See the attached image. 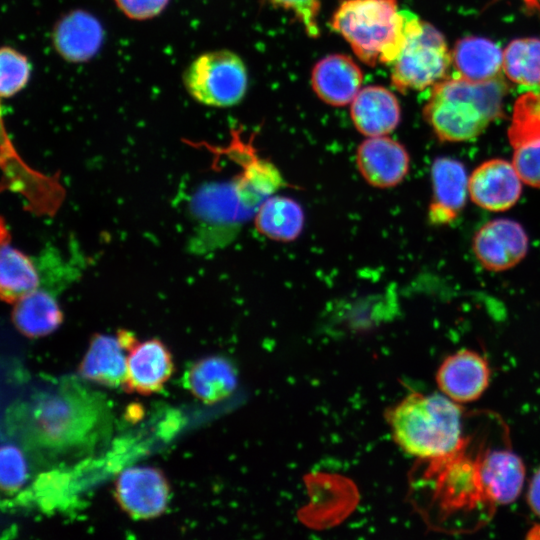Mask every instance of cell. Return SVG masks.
<instances>
[{
    "label": "cell",
    "mask_w": 540,
    "mask_h": 540,
    "mask_svg": "<svg viewBox=\"0 0 540 540\" xmlns=\"http://www.w3.org/2000/svg\"><path fill=\"white\" fill-rule=\"evenodd\" d=\"M507 90L502 75L486 81L443 79L433 86L423 117L440 141H469L501 116Z\"/></svg>",
    "instance_id": "1"
},
{
    "label": "cell",
    "mask_w": 540,
    "mask_h": 540,
    "mask_svg": "<svg viewBox=\"0 0 540 540\" xmlns=\"http://www.w3.org/2000/svg\"><path fill=\"white\" fill-rule=\"evenodd\" d=\"M459 403L443 393L407 395L388 413L395 442L406 453L428 460L453 452L461 443Z\"/></svg>",
    "instance_id": "2"
},
{
    "label": "cell",
    "mask_w": 540,
    "mask_h": 540,
    "mask_svg": "<svg viewBox=\"0 0 540 540\" xmlns=\"http://www.w3.org/2000/svg\"><path fill=\"white\" fill-rule=\"evenodd\" d=\"M408 16L396 0H343L330 26L360 61L373 67L397 58L406 41Z\"/></svg>",
    "instance_id": "3"
},
{
    "label": "cell",
    "mask_w": 540,
    "mask_h": 540,
    "mask_svg": "<svg viewBox=\"0 0 540 540\" xmlns=\"http://www.w3.org/2000/svg\"><path fill=\"white\" fill-rule=\"evenodd\" d=\"M484 444L476 445L471 437H463L450 454L428 459L427 471L432 476L433 499L440 506V523L468 513L479 512L487 517L495 504L488 497L480 477V456Z\"/></svg>",
    "instance_id": "4"
},
{
    "label": "cell",
    "mask_w": 540,
    "mask_h": 540,
    "mask_svg": "<svg viewBox=\"0 0 540 540\" xmlns=\"http://www.w3.org/2000/svg\"><path fill=\"white\" fill-rule=\"evenodd\" d=\"M451 64L443 34L409 11L406 41L391 64L392 85L402 93L424 90L443 80Z\"/></svg>",
    "instance_id": "5"
},
{
    "label": "cell",
    "mask_w": 540,
    "mask_h": 540,
    "mask_svg": "<svg viewBox=\"0 0 540 540\" xmlns=\"http://www.w3.org/2000/svg\"><path fill=\"white\" fill-rule=\"evenodd\" d=\"M188 94L211 107H231L246 94L248 74L243 60L229 50L205 52L196 57L183 74Z\"/></svg>",
    "instance_id": "6"
},
{
    "label": "cell",
    "mask_w": 540,
    "mask_h": 540,
    "mask_svg": "<svg viewBox=\"0 0 540 540\" xmlns=\"http://www.w3.org/2000/svg\"><path fill=\"white\" fill-rule=\"evenodd\" d=\"M508 139L512 163L523 183L540 188V88L529 90L515 102Z\"/></svg>",
    "instance_id": "7"
},
{
    "label": "cell",
    "mask_w": 540,
    "mask_h": 540,
    "mask_svg": "<svg viewBox=\"0 0 540 540\" xmlns=\"http://www.w3.org/2000/svg\"><path fill=\"white\" fill-rule=\"evenodd\" d=\"M170 494L165 475L154 467L125 469L115 482L117 503L128 516L136 520L153 519L163 514Z\"/></svg>",
    "instance_id": "8"
},
{
    "label": "cell",
    "mask_w": 540,
    "mask_h": 540,
    "mask_svg": "<svg viewBox=\"0 0 540 540\" xmlns=\"http://www.w3.org/2000/svg\"><path fill=\"white\" fill-rule=\"evenodd\" d=\"M529 238L523 226L512 219H493L482 225L472 241L480 265L492 272L506 271L527 255Z\"/></svg>",
    "instance_id": "9"
},
{
    "label": "cell",
    "mask_w": 540,
    "mask_h": 540,
    "mask_svg": "<svg viewBox=\"0 0 540 540\" xmlns=\"http://www.w3.org/2000/svg\"><path fill=\"white\" fill-rule=\"evenodd\" d=\"M522 183L512 162L492 158L473 170L469 176L468 191L471 200L480 208L502 212L518 202Z\"/></svg>",
    "instance_id": "10"
},
{
    "label": "cell",
    "mask_w": 540,
    "mask_h": 540,
    "mask_svg": "<svg viewBox=\"0 0 540 540\" xmlns=\"http://www.w3.org/2000/svg\"><path fill=\"white\" fill-rule=\"evenodd\" d=\"M356 165L369 185L386 189L397 186L407 176L410 156L401 143L387 135L367 137L357 148Z\"/></svg>",
    "instance_id": "11"
},
{
    "label": "cell",
    "mask_w": 540,
    "mask_h": 540,
    "mask_svg": "<svg viewBox=\"0 0 540 540\" xmlns=\"http://www.w3.org/2000/svg\"><path fill=\"white\" fill-rule=\"evenodd\" d=\"M490 374L489 364L481 354L461 349L442 361L436 382L441 393L463 404L482 396L489 385Z\"/></svg>",
    "instance_id": "12"
},
{
    "label": "cell",
    "mask_w": 540,
    "mask_h": 540,
    "mask_svg": "<svg viewBox=\"0 0 540 540\" xmlns=\"http://www.w3.org/2000/svg\"><path fill=\"white\" fill-rule=\"evenodd\" d=\"M432 200L428 217L434 225L454 222L463 210L469 177L462 162L450 157H438L431 166Z\"/></svg>",
    "instance_id": "13"
},
{
    "label": "cell",
    "mask_w": 540,
    "mask_h": 540,
    "mask_svg": "<svg viewBox=\"0 0 540 540\" xmlns=\"http://www.w3.org/2000/svg\"><path fill=\"white\" fill-rule=\"evenodd\" d=\"M174 371L172 354L159 339L136 342L127 354V374L123 388L150 395L160 391Z\"/></svg>",
    "instance_id": "14"
},
{
    "label": "cell",
    "mask_w": 540,
    "mask_h": 540,
    "mask_svg": "<svg viewBox=\"0 0 540 540\" xmlns=\"http://www.w3.org/2000/svg\"><path fill=\"white\" fill-rule=\"evenodd\" d=\"M363 72L348 55L330 54L313 67V91L326 104L342 107L351 103L361 90Z\"/></svg>",
    "instance_id": "15"
},
{
    "label": "cell",
    "mask_w": 540,
    "mask_h": 540,
    "mask_svg": "<svg viewBox=\"0 0 540 540\" xmlns=\"http://www.w3.org/2000/svg\"><path fill=\"white\" fill-rule=\"evenodd\" d=\"M104 30L99 20L83 10L65 14L56 23L52 43L56 52L72 63L92 59L102 46Z\"/></svg>",
    "instance_id": "16"
},
{
    "label": "cell",
    "mask_w": 540,
    "mask_h": 540,
    "mask_svg": "<svg viewBox=\"0 0 540 540\" xmlns=\"http://www.w3.org/2000/svg\"><path fill=\"white\" fill-rule=\"evenodd\" d=\"M480 477L495 505L509 504L519 496L524 480L522 459L508 448H485L480 456Z\"/></svg>",
    "instance_id": "17"
},
{
    "label": "cell",
    "mask_w": 540,
    "mask_h": 540,
    "mask_svg": "<svg viewBox=\"0 0 540 540\" xmlns=\"http://www.w3.org/2000/svg\"><path fill=\"white\" fill-rule=\"evenodd\" d=\"M350 114L359 133L366 137H378L396 129L401 119V108L390 90L371 85L358 92L351 102Z\"/></svg>",
    "instance_id": "18"
},
{
    "label": "cell",
    "mask_w": 540,
    "mask_h": 540,
    "mask_svg": "<svg viewBox=\"0 0 540 540\" xmlns=\"http://www.w3.org/2000/svg\"><path fill=\"white\" fill-rule=\"evenodd\" d=\"M127 349L118 336L95 334L79 367V375L106 387L124 386L127 374Z\"/></svg>",
    "instance_id": "19"
},
{
    "label": "cell",
    "mask_w": 540,
    "mask_h": 540,
    "mask_svg": "<svg viewBox=\"0 0 540 540\" xmlns=\"http://www.w3.org/2000/svg\"><path fill=\"white\" fill-rule=\"evenodd\" d=\"M34 419L38 434L52 443H60L77 436L87 424L82 404L64 395L48 396L37 403Z\"/></svg>",
    "instance_id": "20"
},
{
    "label": "cell",
    "mask_w": 540,
    "mask_h": 540,
    "mask_svg": "<svg viewBox=\"0 0 540 540\" xmlns=\"http://www.w3.org/2000/svg\"><path fill=\"white\" fill-rule=\"evenodd\" d=\"M185 387L206 404L229 397L237 387L235 365L223 356H208L195 361L184 376Z\"/></svg>",
    "instance_id": "21"
},
{
    "label": "cell",
    "mask_w": 540,
    "mask_h": 540,
    "mask_svg": "<svg viewBox=\"0 0 540 540\" xmlns=\"http://www.w3.org/2000/svg\"><path fill=\"white\" fill-rule=\"evenodd\" d=\"M452 63L459 76L471 81H486L501 75L503 52L487 38L468 36L455 44Z\"/></svg>",
    "instance_id": "22"
},
{
    "label": "cell",
    "mask_w": 540,
    "mask_h": 540,
    "mask_svg": "<svg viewBox=\"0 0 540 540\" xmlns=\"http://www.w3.org/2000/svg\"><path fill=\"white\" fill-rule=\"evenodd\" d=\"M40 278L32 260L13 247L2 220L0 252V294L2 300L15 303L39 288Z\"/></svg>",
    "instance_id": "23"
},
{
    "label": "cell",
    "mask_w": 540,
    "mask_h": 540,
    "mask_svg": "<svg viewBox=\"0 0 540 540\" xmlns=\"http://www.w3.org/2000/svg\"><path fill=\"white\" fill-rule=\"evenodd\" d=\"M254 223L256 230L265 237L279 242H291L302 233L305 214L296 200L275 195L266 198L258 207Z\"/></svg>",
    "instance_id": "24"
},
{
    "label": "cell",
    "mask_w": 540,
    "mask_h": 540,
    "mask_svg": "<svg viewBox=\"0 0 540 540\" xmlns=\"http://www.w3.org/2000/svg\"><path fill=\"white\" fill-rule=\"evenodd\" d=\"M12 321L17 330L29 338L47 336L63 322V313L56 299L36 289L14 303Z\"/></svg>",
    "instance_id": "25"
},
{
    "label": "cell",
    "mask_w": 540,
    "mask_h": 540,
    "mask_svg": "<svg viewBox=\"0 0 540 540\" xmlns=\"http://www.w3.org/2000/svg\"><path fill=\"white\" fill-rule=\"evenodd\" d=\"M503 69L512 82L529 90L540 88V39L511 41L503 52Z\"/></svg>",
    "instance_id": "26"
},
{
    "label": "cell",
    "mask_w": 540,
    "mask_h": 540,
    "mask_svg": "<svg viewBox=\"0 0 540 540\" xmlns=\"http://www.w3.org/2000/svg\"><path fill=\"white\" fill-rule=\"evenodd\" d=\"M31 64L18 50L3 46L0 51V95L2 99L11 98L28 83Z\"/></svg>",
    "instance_id": "27"
},
{
    "label": "cell",
    "mask_w": 540,
    "mask_h": 540,
    "mask_svg": "<svg viewBox=\"0 0 540 540\" xmlns=\"http://www.w3.org/2000/svg\"><path fill=\"white\" fill-rule=\"evenodd\" d=\"M27 479V465L22 452L12 444L0 450V486L4 493L18 491Z\"/></svg>",
    "instance_id": "28"
},
{
    "label": "cell",
    "mask_w": 540,
    "mask_h": 540,
    "mask_svg": "<svg viewBox=\"0 0 540 540\" xmlns=\"http://www.w3.org/2000/svg\"><path fill=\"white\" fill-rule=\"evenodd\" d=\"M271 5L291 11L302 24L308 36L316 38L320 34L318 14L320 0H266Z\"/></svg>",
    "instance_id": "29"
},
{
    "label": "cell",
    "mask_w": 540,
    "mask_h": 540,
    "mask_svg": "<svg viewBox=\"0 0 540 540\" xmlns=\"http://www.w3.org/2000/svg\"><path fill=\"white\" fill-rule=\"evenodd\" d=\"M118 9L132 20H148L159 15L169 0H114Z\"/></svg>",
    "instance_id": "30"
},
{
    "label": "cell",
    "mask_w": 540,
    "mask_h": 540,
    "mask_svg": "<svg viewBox=\"0 0 540 540\" xmlns=\"http://www.w3.org/2000/svg\"><path fill=\"white\" fill-rule=\"evenodd\" d=\"M527 502L531 510L540 517V468L533 474L530 480Z\"/></svg>",
    "instance_id": "31"
}]
</instances>
